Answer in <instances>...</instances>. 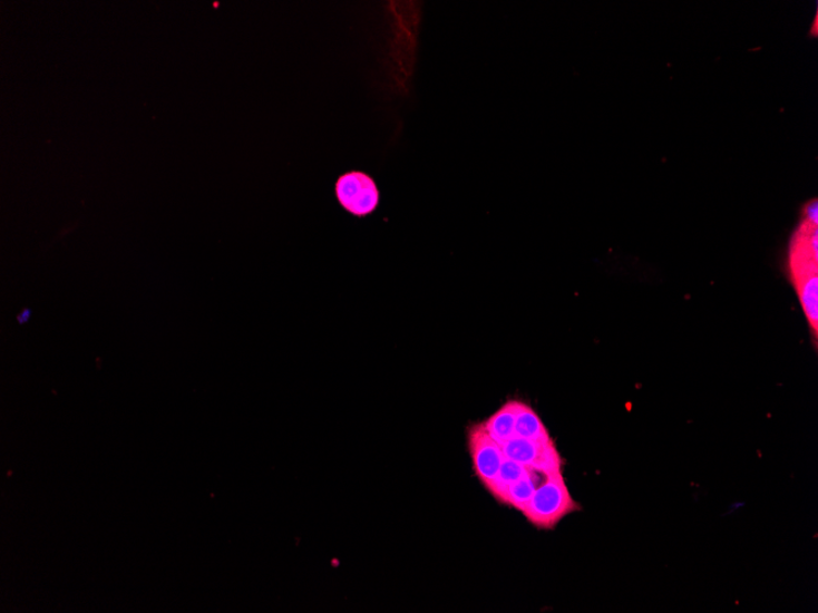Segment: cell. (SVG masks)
<instances>
[{
  "instance_id": "cell-8",
  "label": "cell",
  "mask_w": 818,
  "mask_h": 613,
  "mask_svg": "<svg viewBox=\"0 0 818 613\" xmlns=\"http://www.w3.org/2000/svg\"><path fill=\"white\" fill-rule=\"evenodd\" d=\"M519 406L520 400H509L497 412H494L488 420L483 422L489 435L499 445L513 439Z\"/></svg>"
},
{
  "instance_id": "cell-4",
  "label": "cell",
  "mask_w": 818,
  "mask_h": 613,
  "mask_svg": "<svg viewBox=\"0 0 818 613\" xmlns=\"http://www.w3.org/2000/svg\"><path fill=\"white\" fill-rule=\"evenodd\" d=\"M467 440L477 477L491 494L505 458L501 446L493 439L483 422L468 429Z\"/></svg>"
},
{
  "instance_id": "cell-2",
  "label": "cell",
  "mask_w": 818,
  "mask_h": 613,
  "mask_svg": "<svg viewBox=\"0 0 818 613\" xmlns=\"http://www.w3.org/2000/svg\"><path fill=\"white\" fill-rule=\"evenodd\" d=\"M580 509L568 490L563 470H559L549 474L520 512L536 528L553 531L564 518Z\"/></svg>"
},
{
  "instance_id": "cell-1",
  "label": "cell",
  "mask_w": 818,
  "mask_h": 613,
  "mask_svg": "<svg viewBox=\"0 0 818 613\" xmlns=\"http://www.w3.org/2000/svg\"><path fill=\"white\" fill-rule=\"evenodd\" d=\"M804 220L792 236L789 266L792 282L816 340L818 332V230Z\"/></svg>"
},
{
  "instance_id": "cell-10",
  "label": "cell",
  "mask_w": 818,
  "mask_h": 613,
  "mask_svg": "<svg viewBox=\"0 0 818 613\" xmlns=\"http://www.w3.org/2000/svg\"><path fill=\"white\" fill-rule=\"evenodd\" d=\"M804 220L818 224V204L816 198L811 200V202L805 205Z\"/></svg>"
},
{
  "instance_id": "cell-9",
  "label": "cell",
  "mask_w": 818,
  "mask_h": 613,
  "mask_svg": "<svg viewBox=\"0 0 818 613\" xmlns=\"http://www.w3.org/2000/svg\"><path fill=\"white\" fill-rule=\"evenodd\" d=\"M515 435L529 440H549V431L530 406L520 402L515 422Z\"/></svg>"
},
{
  "instance_id": "cell-3",
  "label": "cell",
  "mask_w": 818,
  "mask_h": 613,
  "mask_svg": "<svg viewBox=\"0 0 818 613\" xmlns=\"http://www.w3.org/2000/svg\"><path fill=\"white\" fill-rule=\"evenodd\" d=\"M415 3L403 2H392L389 7L396 23L389 56V74L393 86L400 94L407 91V84L411 79L415 67L419 16L418 10L411 11Z\"/></svg>"
},
{
  "instance_id": "cell-7",
  "label": "cell",
  "mask_w": 818,
  "mask_h": 613,
  "mask_svg": "<svg viewBox=\"0 0 818 613\" xmlns=\"http://www.w3.org/2000/svg\"><path fill=\"white\" fill-rule=\"evenodd\" d=\"M549 473L529 467L523 478L507 486L505 505L523 510L538 487L547 480Z\"/></svg>"
},
{
  "instance_id": "cell-6",
  "label": "cell",
  "mask_w": 818,
  "mask_h": 613,
  "mask_svg": "<svg viewBox=\"0 0 818 613\" xmlns=\"http://www.w3.org/2000/svg\"><path fill=\"white\" fill-rule=\"evenodd\" d=\"M339 204L357 217H366L379 205L380 194L373 178L363 172H350L339 178L337 186Z\"/></svg>"
},
{
  "instance_id": "cell-5",
  "label": "cell",
  "mask_w": 818,
  "mask_h": 613,
  "mask_svg": "<svg viewBox=\"0 0 818 613\" xmlns=\"http://www.w3.org/2000/svg\"><path fill=\"white\" fill-rule=\"evenodd\" d=\"M500 446L504 456L518 463V465L537 468L549 474L564 469L565 460L553 439L529 440L514 435L513 439Z\"/></svg>"
},
{
  "instance_id": "cell-11",
  "label": "cell",
  "mask_w": 818,
  "mask_h": 613,
  "mask_svg": "<svg viewBox=\"0 0 818 613\" xmlns=\"http://www.w3.org/2000/svg\"><path fill=\"white\" fill-rule=\"evenodd\" d=\"M32 311L30 309H23L18 315L17 320L20 324L29 322Z\"/></svg>"
}]
</instances>
